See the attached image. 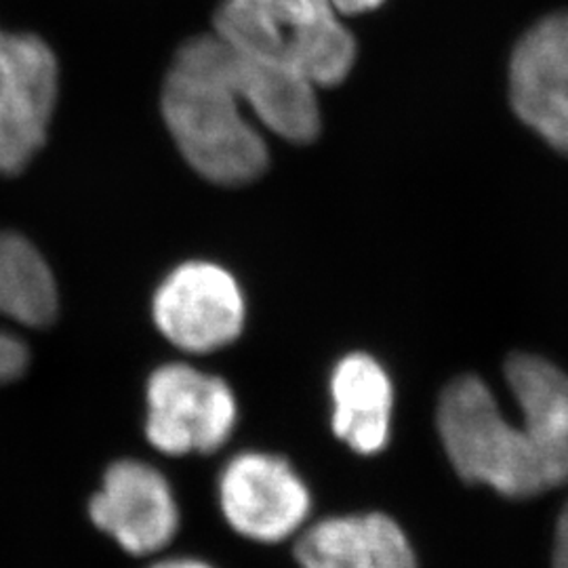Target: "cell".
<instances>
[{"mask_svg": "<svg viewBox=\"0 0 568 568\" xmlns=\"http://www.w3.org/2000/svg\"><path fill=\"white\" fill-rule=\"evenodd\" d=\"M523 422L511 424L487 384L459 377L443 392L436 426L455 471L509 499L568 485V375L530 354L506 365Z\"/></svg>", "mask_w": 568, "mask_h": 568, "instance_id": "6da1fadb", "label": "cell"}, {"mask_svg": "<svg viewBox=\"0 0 568 568\" xmlns=\"http://www.w3.org/2000/svg\"><path fill=\"white\" fill-rule=\"evenodd\" d=\"M244 108L232 49L217 34L185 42L164 79L163 116L183 159L209 182L243 185L267 166V145Z\"/></svg>", "mask_w": 568, "mask_h": 568, "instance_id": "7a4b0ae2", "label": "cell"}, {"mask_svg": "<svg viewBox=\"0 0 568 568\" xmlns=\"http://www.w3.org/2000/svg\"><path fill=\"white\" fill-rule=\"evenodd\" d=\"M213 34L246 58L297 72L316 89L344 82L358 53L328 0H222Z\"/></svg>", "mask_w": 568, "mask_h": 568, "instance_id": "3957f363", "label": "cell"}, {"mask_svg": "<svg viewBox=\"0 0 568 568\" xmlns=\"http://www.w3.org/2000/svg\"><path fill=\"white\" fill-rule=\"evenodd\" d=\"M145 436L164 455L215 453L239 422V403L224 379L187 365H164L150 375Z\"/></svg>", "mask_w": 568, "mask_h": 568, "instance_id": "277c9868", "label": "cell"}, {"mask_svg": "<svg viewBox=\"0 0 568 568\" xmlns=\"http://www.w3.org/2000/svg\"><path fill=\"white\" fill-rule=\"evenodd\" d=\"M55 53L34 34H0V173L18 175L39 154L58 103Z\"/></svg>", "mask_w": 568, "mask_h": 568, "instance_id": "5b68a950", "label": "cell"}, {"mask_svg": "<svg viewBox=\"0 0 568 568\" xmlns=\"http://www.w3.org/2000/svg\"><path fill=\"white\" fill-rule=\"evenodd\" d=\"M225 523L255 544H281L297 535L310 516L312 495L293 466L270 453H241L217 480Z\"/></svg>", "mask_w": 568, "mask_h": 568, "instance_id": "8992f818", "label": "cell"}, {"mask_svg": "<svg viewBox=\"0 0 568 568\" xmlns=\"http://www.w3.org/2000/svg\"><path fill=\"white\" fill-rule=\"evenodd\" d=\"M154 323L183 352L204 354L232 344L243 333V288L222 265L187 262L175 267L152 304Z\"/></svg>", "mask_w": 568, "mask_h": 568, "instance_id": "52a82bcc", "label": "cell"}, {"mask_svg": "<svg viewBox=\"0 0 568 568\" xmlns=\"http://www.w3.org/2000/svg\"><path fill=\"white\" fill-rule=\"evenodd\" d=\"M89 516L133 556L161 551L180 528V506L169 480L156 467L135 459H122L105 469Z\"/></svg>", "mask_w": 568, "mask_h": 568, "instance_id": "ba28073f", "label": "cell"}, {"mask_svg": "<svg viewBox=\"0 0 568 568\" xmlns=\"http://www.w3.org/2000/svg\"><path fill=\"white\" fill-rule=\"evenodd\" d=\"M509 100L520 121L568 154V11L537 21L516 44Z\"/></svg>", "mask_w": 568, "mask_h": 568, "instance_id": "9c48e42d", "label": "cell"}, {"mask_svg": "<svg viewBox=\"0 0 568 568\" xmlns=\"http://www.w3.org/2000/svg\"><path fill=\"white\" fill-rule=\"evenodd\" d=\"M58 307V284L41 251L18 232L0 230V316L41 328L55 321ZM28 365V345L0 328V386L20 379Z\"/></svg>", "mask_w": 568, "mask_h": 568, "instance_id": "30bf717a", "label": "cell"}, {"mask_svg": "<svg viewBox=\"0 0 568 568\" xmlns=\"http://www.w3.org/2000/svg\"><path fill=\"white\" fill-rule=\"evenodd\" d=\"M302 568H417L405 530L382 511L321 520L297 539Z\"/></svg>", "mask_w": 568, "mask_h": 568, "instance_id": "8fae6325", "label": "cell"}, {"mask_svg": "<svg viewBox=\"0 0 568 568\" xmlns=\"http://www.w3.org/2000/svg\"><path fill=\"white\" fill-rule=\"evenodd\" d=\"M335 436L361 455L386 448L392 432L394 387L386 368L373 356L349 354L331 377Z\"/></svg>", "mask_w": 568, "mask_h": 568, "instance_id": "7c38bea8", "label": "cell"}, {"mask_svg": "<svg viewBox=\"0 0 568 568\" xmlns=\"http://www.w3.org/2000/svg\"><path fill=\"white\" fill-rule=\"evenodd\" d=\"M232 60L244 103L265 129L286 142L316 140L321 133V108L312 82L293 70L246 58L234 49Z\"/></svg>", "mask_w": 568, "mask_h": 568, "instance_id": "4fadbf2b", "label": "cell"}, {"mask_svg": "<svg viewBox=\"0 0 568 568\" xmlns=\"http://www.w3.org/2000/svg\"><path fill=\"white\" fill-rule=\"evenodd\" d=\"M554 568H568V501L558 518V525H556Z\"/></svg>", "mask_w": 568, "mask_h": 568, "instance_id": "5bb4252c", "label": "cell"}, {"mask_svg": "<svg viewBox=\"0 0 568 568\" xmlns=\"http://www.w3.org/2000/svg\"><path fill=\"white\" fill-rule=\"evenodd\" d=\"M328 2L339 16H363L382 7L386 0H328Z\"/></svg>", "mask_w": 568, "mask_h": 568, "instance_id": "9a60e30c", "label": "cell"}, {"mask_svg": "<svg viewBox=\"0 0 568 568\" xmlns=\"http://www.w3.org/2000/svg\"><path fill=\"white\" fill-rule=\"evenodd\" d=\"M150 568H213L209 562L199 558H166Z\"/></svg>", "mask_w": 568, "mask_h": 568, "instance_id": "2e32d148", "label": "cell"}, {"mask_svg": "<svg viewBox=\"0 0 568 568\" xmlns=\"http://www.w3.org/2000/svg\"><path fill=\"white\" fill-rule=\"evenodd\" d=\"M0 34H2V30H0Z\"/></svg>", "mask_w": 568, "mask_h": 568, "instance_id": "e0dca14e", "label": "cell"}]
</instances>
